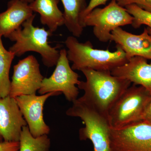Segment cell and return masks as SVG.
<instances>
[{
	"instance_id": "obj_1",
	"label": "cell",
	"mask_w": 151,
	"mask_h": 151,
	"mask_svg": "<svg viewBox=\"0 0 151 151\" xmlns=\"http://www.w3.org/2000/svg\"><path fill=\"white\" fill-rule=\"evenodd\" d=\"M81 71L86 78L78 84V89L84 92L81 98L108 117L111 108L132 83L114 76L110 71L87 68Z\"/></svg>"
},
{
	"instance_id": "obj_2",
	"label": "cell",
	"mask_w": 151,
	"mask_h": 151,
	"mask_svg": "<svg viewBox=\"0 0 151 151\" xmlns=\"http://www.w3.org/2000/svg\"><path fill=\"white\" fill-rule=\"evenodd\" d=\"M65 44L68 58L73 63L71 67L74 70L87 68L111 72L129 61L125 52L118 45L114 52L97 49L94 48L89 41L80 42L73 36L68 37Z\"/></svg>"
},
{
	"instance_id": "obj_3",
	"label": "cell",
	"mask_w": 151,
	"mask_h": 151,
	"mask_svg": "<svg viewBox=\"0 0 151 151\" xmlns=\"http://www.w3.org/2000/svg\"><path fill=\"white\" fill-rule=\"evenodd\" d=\"M35 14L26 21L22 27L14 31L8 38L15 42L9 50L15 56L20 57L26 52H35L40 54L42 63L47 67L56 65L60 55L58 46L52 47L48 42L49 37L52 33L44 28L36 27L33 24Z\"/></svg>"
},
{
	"instance_id": "obj_4",
	"label": "cell",
	"mask_w": 151,
	"mask_h": 151,
	"mask_svg": "<svg viewBox=\"0 0 151 151\" xmlns=\"http://www.w3.org/2000/svg\"><path fill=\"white\" fill-rule=\"evenodd\" d=\"M73 105L66 111L70 117H78L85 127L79 130L80 140H89L93 144V151H111V127L108 117L81 97L73 101Z\"/></svg>"
},
{
	"instance_id": "obj_5",
	"label": "cell",
	"mask_w": 151,
	"mask_h": 151,
	"mask_svg": "<svg viewBox=\"0 0 151 151\" xmlns=\"http://www.w3.org/2000/svg\"><path fill=\"white\" fill-rule=\"evenodd\" d=\"M151 94L144 87L133 84L119 97L109 111L111 128L119 129L141 120Z\"/></svg>"
},
{
	"instance_id": "obj_6",
	"label": "cell",
	"mask_w": 151,
	"mask_h": 151,
	"mask_svg": "<svg viewBox=\"0 0 151 151\" xmlns=\"http://www.w3.org/2000/svg\"><path fill=\"white\" fill-rule=\"evenodd\" d=\"M134 17L125 7L119 5L116 0L103 8H96L84 17V27H92L95 37L103 42L111 41V32L117 28L132 25Z\"/></svg>"
},
{
	"instance_id": "obj_7",
	"label": "cell",
	"mask_w": 151,
	"mask_h": 151,
	"mask_svg": "<svg viewBox=\"0 0 151 151\" xmlns=\"http://www.w3.org/2000/svg\"><path fill=\"white\" fill-rule=\"evenodd\" d=\"M111 151H151V122L139 120L110 132Z\"/></svg>"
},
{
	"instance_id": "obj_8",
	"label": "cell",
	"mask_w": 151,
	"mask_h": 151,
	"mask_svg": "<svg viewBox=\"0 0 151 151\" xmlns=\"http://www.w3.org/2000/svg\"><path fill=\"white\" fill-rule=\"evenodd\" d=\"M67 52L65 49L60 51V55L54 72L49 78H44L38 90L41 95L51 92H61L66 100L73 102L77 99L79 91L76 87L79 75L69 65Z\"/></svg>"
},
{
	"instance_id": "obj_9",
	"label": "cell",
	"mask_w": 151,
	"mask_h": 151,
	"mask_svg": "<svg viewBox=\"0 0 151 151\" xmlns=\"http://www.w3.org/2000/svg\"><path fill=\"white\" fill-rule=\"evenodd\" d=\"M44 78L36 58L30 55L14 65L9 96L13 98L21 95L36 94Z\"/></svg>"
},
{
	"instance_id": "obj_10",
	"label": "cell",
	"mask_w": 151,
	"mask_h": 151,
	"mask_svg": "<svg viewBox=\"0 0 151 151\" xmlns=\"http://www.w3.org/2000/svg\"><path fill=\"white\" fill-rule=\"evenodd\" d=\"M61 94V92H51L40 96L31 94L15 98L33 137H37L49 134L50 128L44 120V105L50 97Z\"/></svg>"
},
{
	"instance_id": "obj_11",
	"label": "cell",
	"mask_w": 151,
	"mask_h": 151,
	"mask_svg": "<svg viewBox=\"0 0 151 151\" xmlns=\"http://www.w3.org/2000/svg\"><path fill=\"white\" fill-rule=\"evenodd\" d=\"M27 124L15 98L0 97V136L7 142H19L23 127Z\"/></svg>"
},
{
	"instance_id": "obj_12",
	"label": "cell",
	"mask_w": 151,
	"mask_h": 151,
	"mask_svg": "<svg viewBox=\"0 0 151 151\" xmlns=\"http://www.w3.org/2000/svg\"><path fill=\"white\" fill-rule=\"evenodd\" d=\"M110 41L114 42L122 48L129 60L135 56L151 60V36L146 28L139 35L126 31L121 27L117 28L111 32Z\"/></svg>"
},
{
	"instance_id": "obj_13",
	"label": "cell",
	"mask_w": 151,
	"mask_h": 151,
	"mask_svg": "<svg viewBox=\"0 0 151 151\" xmlns=\"http://www.w3.org/2000/svg\"><path fill=\"white\" fill-rule=\"evenodd\" d=\"M112 75L144 87L151 94V63L142 57L132 58L126 64L116 68Z\"/></svg>"
},
{
	"instance_id": "obj_14",
	"label": "cell",
	"mask_w": 151,
	"mask_h": 151,
	"mask_svg": "<svg viewBox=\"0 0 151 151\" xmlns=\"http://www.w3.org/2000/svg\"><path fill=\"white\" fill-rule=\"evenodd\" d=\"M33 15L28 3L12 0L8 4L6 10L0 13V35L7 38Z\"/></svg>"
},
{
	"instance_id": "obj_15",
	"label": "cell",
	"mask_w": 151,
	"mask_h": 151,
	"mask_svg": "<svg viewBox=\"0 0 151 151\" xmlns=\"http://www.w3.org/2000/svg\"><path fill=\"white\" fill-rule=\"evenodd\" d=\"M60 0H34L30 3L33 12L40 15L42 24L46 25L52 33L64 24L63 13L58 7Z\"/></svg>"
},
{
	"instance_id": "obj_16",
	"label": "cell",
	"mask_w": 151,
	"mask_h": 151,
	"mask_svg": "<svg viewBox=\"0 0 151 151\" xmlns=\"http://www.w3.org/2000/svg\"><path fill=\"white\" fill-rule=\"evenodd\" d=\"M60 1L64 7V25L73 36L80 37L84 30L81 17L87 6L86 0Z\"/></svg>"
},
{
	"instance_id": "obj_17",
	"label": "cell",
	"mask_w": 151,
	"mask_h": 151,
	"mask_svg": "<svg viewBox=\"0 0 151 151\" xmlns=\"http://www.w3.org/2000/svg\"><path fill=\"white\" fill-rule=\"evenodd\" d=\"M15 56L13 52L6 50L0 35V97L9 96L10 89L9 72Z\"/></svg>"
},
{
	"instance_id": "obj_18",
	"label": "cell",
	"mask_w": 151,
	"mask_h": 151,
	"mask_svg": "<svg viewBox=\"0 0 151 151\" xmlns=\"http://www.w3.org/2000/svg\"><path fill=\"white\" fill-rule=\"evenodd\" d=\"M19 142V151H49L51 145L47 135L34 137L27 125L23 127Z\"/></svg>"
},
{
	"instance_id": "obj_19",
	"label": "cell",
	"mask_w": 151,
	"mask_h": 151,
	"mask_svg": "<svg viewBox=\"0 0 151 151\" xmlns=\"http://www.w3.org/2000/svg\"><path fill=\"white\" fill-rule=\"evenodd\" d=\"M128 12L134 17L132 26L139 28L142 25L151 29V12L145 10L137 5L130 4L125 7Z\"/></svg>"
},
{
	"instance_id": "obj_20",
	"label": "cell",
	"mask_w": 151,
	"mask_h": 151,
	"mask_svg": "<svg viewBox=\"0 0 151 151\" xmlns=\"http://www.w3.org/2000/svg\"><path fill=\"white\" fill-rule=\"evenodd\" d=\"M119 5L125 7L130 4L137 5L141 8L151 12V0H116Z\"/></svg>"
},
{
	"instance_id": "obj_21",
	"label": "cell",
	"mask_w": 151,
	"mask_h": 151,
	"mask_svg": "<svg viewBox=\"0 0 151 151\" xmlns=\"http://www.w3.org/2000/svg\"><path fill=\"white\" fill-rule=\"evenodd\" d=\"M108 1V0H90L81 17V23L83 27L84 28V24H83V20L84 17L92 10L97 8L98 6L103 5H105L106 4L107 1Z\"/></svg>"
},
{
	"instance_id": "obj_22",
	"label": "cell",
	"mask_w": 151,
	"mask_h": 151,
	"mask_svg": "<svg viewBox=\"0 0 151 151\" xmlns=\"http://www.w3.org/2000/svg\"><path fill=\"white\" fill-rule=\"evenodd\" d=\"M19 142H0V151H19Z\"/></svg>"
},
{
	"instance_id": "obj_23",
	"label": "cell",
	"mask_w": 151,
	"mask_h": 151,
	"mask_svg": "<svg viewBox=\"0 0 151 151\" xmlns=\"http://www.w3.org/2000/svg\"><path fill=\"white\" fill-rule=\"evenodd\" d=\"M141 120H145L151 122V97L146 105Z\"/></svg>"
},
{
	"instance_id": "obj_24",
	"label": "cell",
	"mask_w": 151,
	"mask_h": 151,
	"mask_svg": "<svg viewBox=\"0 0 151 151\" xmlns=\"http://www.w3.org/2000/svg\"><path fill=\"white\" fill-rule=\"evenodd\" d=\"M22 1H24L27 2L29 4L32 2L34 0H22Z\"/></svg>"
},
{
	"instance_id": "obj_25",
	"label": "cell",
	"mask_w": 151,
	"mask_h": 151,
	"mask_svg": "<svg viewBox=\"0 0 151 151\" xmlns=\"http://www.w3.org/2000/svg\"><path fill=\"white\" fill-rule=\"evenodd\" d=\"M147 29L148 31L149 34H150L151 36V29L149 27L147 28Z\"/></svg>"
},
{
	"instance_id": "obj_26",
	"label": "cell",
	"mask_w": 151,
	"mask_h": 151,
	"mask_svg": "<svg viewBox=\"0 0 151 151\" xmlns=\"http://www.w3.org/2000/svg\"><path fill=\"white\" fill-rule=\"evenodd\" d=\"M3 141V139L0 136V142H1V141Z\"/></svg>"
}]
</instances>
